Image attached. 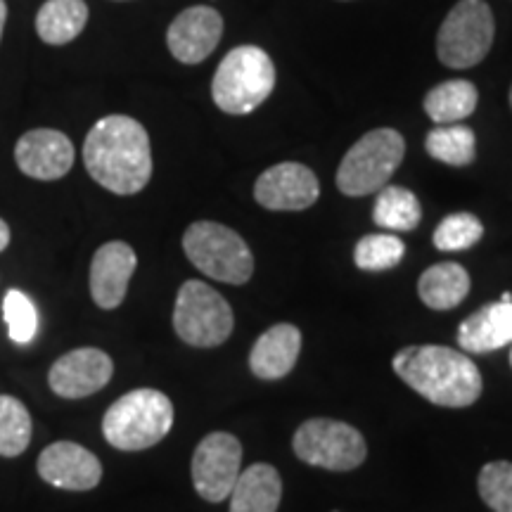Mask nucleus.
Listing matches in <instances>:
<instances>
[{
  "label": "nucleus",
  "instance_id": "5701e85b",
  "mask_svg": "<svg viewBox=\"0 0 512 512\" xmlns=\"http://www.w3.org/2000/svg\"><path fill=\"white\" fill-rule=\"evenodd\" d=\"M420 219L422 207L415 192L401 185H384L373 207V221L377 226L394 230V233H406V230L418 228Z\"/></svg>",
  "mask_w": 512,
  "mask_h": 512
},
{
  "label": "nucleus",
  "instance_id": "a878e982",
  "mask_svg": "<svg viewBox=\"0 0 512 512\" xmlns=\"http://www.w3.org/2000/svg\"><path fill=\"white\" fill-rule=\"evenodd\" d=\"M406 256V245L396 235L375 233L358 240L354 261L361 271H389Z\"/></svg>",
  "mask_w": 512,
  "mask_h": 512
},
{
  "label": "nucleus",
  "instance_id": "393cba45",
  "mask_svg": "<svg viewBox=\"0 0 512 512\" xmlns=\"http://www.w3.org/2000/svg\"><path fill=\"white\" fill-rule=\"evenodd\" d=\"M31 415L15 396H0V456H22L31 444Z\"/></svg>",
  "mask_w": 512,
  "mask_h": 512
},
{
  "label": "nucleus",
  "instance_id": "bb28decb",
  "mask_svg": "<svg viewBox=\"0 0 512 512\" xmlns=\"http://www.w3.org/2000/svg\"><path fill=\"white\" fill-rule=\"evenodd\" d=\"M482 235V221L470 211H458V214L446 216L434 230V247L441 252H463V249L477 245Z\"/></svg>",
  "mask_w": 512,
  "mask_h": 512
},
{
  "label": "nucleus",
  "instance_id": "412c9836",
  "mask_svg": "<svg viewBox=\"0 0 512 512\" xmlns=\"http://www.w3.org/2000/svg\"><path fill=\"white\" fill-rule=\"evenodd\" d=\"M88 5L83 0H48L36 15V31L50 46L72 43L86 29Z\"/></svg>",
  "mask_w": 512,
  "mask_h": 512
},
{
  "label": "nucleus",
  "instance_id": "72a5a7b5",
  "mask_svg": "<svg viewBox=\"0 0 512 512\" xmlns=\"http://www.w3.org/2000/svg\"><path fill=\"white\" fill-rule=\"evenodd\" d=\"M335 512H337V510H335Z\"/></svg>",
  "mask_w": 512,
  "mask_h": 512
},
{
  "label": "nucleus",
  "instance_id": "c85d7f7f",
  "mask_svg": "<svg viewBox=\"0 0 512 512\" xmlns=\"http://www.w3.org/2000/svg\"><path fill=\"white\" fill-rule=\"evenodd\" d=\"M3 318L15 344H29L38 332V311L22 290H8L3 299Z\"/></svg>",
  "mask_w": 512,
  "mask_h": 512
},
{
  "label": "nucleus",
  "instance_id": "a211bd4d",
  "mask_svg": "<svg viewBox=\"0 0 512 512\" xmlns=\"http://www.w3.org/2000/svg\"><path fill=\"white\" fill-rule=\"evenodd\" d=\"M460 349L467 354H489L512 342V304L494 302L467 316L458 328Z\"/></svg>",
  "mask_w": 512,
  "mask_h": 512
},
{
  "label": "nucleus",
  "instance_id": "dca6fc26",
  "mask_svg": "<svg viewBox=\"0 0 512 512\" xmlns=\"http://www.w3.org/2000/svg\"><path fill=\"white\" fill-rule=\"evenodd\" d=\"M138 256L126 242H107L93 256L91 297L100 309L112 311L126 299L128 283L136 273Z\"/></svg>",
  "mask_w": 512,
  "mask_h": 512
},
{
  "label": "nucleus",
  "instance_id": "6ab92c4d",
  "mask_svg": "<svg viewBox=\"0 0 512 512\" xmlns=\"http://www.w3.org/2000/svg\"><path fill=\"white\" fill-rule=\"evenodd\" d=\"M228 498V512H278L280 498H283V479L273 465H249L245 472H240Z\"/></svg>",
  "mask_w": 512,
  "mask_h": 512
},
{
  "label": "nucleus",
  "instance_id": "cd10ccee",
  "mask_svg": "<svg viewBox=\"0 0 512 512\" xmlns=\"http://www.w3.org/2000/svg\"><path fill=\"white\" fill-rule=\"evenodd\" d=\"M477 489L482 501L494 512H512V463L494 460L479 472Z\"/></svg>",
  "mask_w": 512,
  "mask_h": 512
},
{
  "label": "nucleus",
  "instance_id": "f8f14e48",
  "mask_svg": "<svg viewBox=\"0 0 512 512\" xmlns=\"http://www.w3.org/2000/svg\"><path fill=\"white\" fill-rule=\"evenodd\" d=\"M320 195L318 178L309 166L283 162L256 178L254 197L271 211H302L316 204Z\"/></svg>",
  "mask_w": 512,
  "mask_h": 512
},
{
  "label": "nucleus",
  "instance_id": "9d476101",
  "mask_svg": "<svg viewBox=\"0 0 512 512\" xmlns=\"http://www.w3.org/2000/svg\"><path fill=\"white\" fill-rule=\"evenodd\" d=\"M242 472V444L228 432H211L192 456V484L204 501H226Z\"/></svg>",
  "mask_w": 512,
  "mask_h": 512
},
{
  "label": "nucleus",
  "instance_id": "423d86ee",
  "mask_svg": "<svg viewBox=\"0 0 512 512\" xmlns=\"http://www.w3.org/2000/svg\"><path fill=\"white\" fill-rule=\"evenodd\" d=\"M406 155L403 136L394 128H375L347 152L337 169V188L349 197L382 190Z\"/></svg>",
  "mask_w": 512,
  "mask_h": 512
},
{
  "label": "nucleus",
  "instance_id": "0eeeda50",
  "mask_svg": "<svg viewBox=\"0 0 512 512\" xmlns=\"http://www.w3.org/2000/svg\"><path fill=\"white\" fill-rule=\"evenodd\" d=\"M235 316L226 299L202 280L183 283L176 297L174 330L185 344L197 349L221 347L233 335Z\"/></svg>",
  "mask_w": 512,
  "mask_h": 512
},
{
  "label": "nucleus",
  "instance_id": "7c9ffc66",
  "mask_svg": "<svg viewBox=\"0 0 512 512\" xmlns=\"http://www.w3.org/2000/svg\"><path fill=\"white\" fill-rule=\"evenodd\" d=\"M5 19H8V5H5V0H0V38H3Z\"/></svg>",
  "mask_w": 512,
  "mask_h": 512
},
{
  "label": "nucleus",
  "instance_id": "7ed1b4c3",
  "mask_svg": "<svg viewBox=\"0 0 512 512\" xmlns=\"http://www.w3.org/2000/svg\"><path fill=\"white\" fill-rule=\"evenodd\" d=\"M174 427V403L157 389H133L112 403L102 418L107 444L119 451L157 446Z\"/></svg>",
  "mask_w": 512,
  "mask_h": 512
},
{
  "label": "nucleus",
  "instance_id": "ddd939ff",
  "mask_svg": "<svg viewBox=\"0 0 512 512\" xmlns=\"http://www.w3.org/2000/svg\"><path fill=\"white\" fill-rule=\"evenodd\" d=\"M38 475L43 482L64 491H91L100 484L102 465L95 453L76 441H55L38 456Z\"/></svg>",
  "mask_w": 512,
  "mask_h": 512
},
{
  "label": "nucleus",
  "instance_id": "aec40b11",
  "mask_svg": "<svg viewBox=\"0 0 512 512\" xmlns=\"http://www.w3.org/2000/svg\"><path fill=\"white\" fill-rule=\"evenodd\" d=\"M420 299L434 311L456 309L470 294V273L460 264H434L418 280Z\"/></svg>",
  "mask_w": 512,
  "mask_h": 512
},
{
  "label": "nucleus",
  "instance_id": "39448f33",
  "mask_svg": "<svg viewBox=\"0 0 512 512\" xmlns=\"http://www.w3.org/2000/svg\"><path fill=\"white\" fill-rule=\"evenodd\" d=\"M183 249L190 264L211 280L245 285L254 273V256L233 228L214 221H197L185 230Z\"/></svg>",
  "mask_w": 512,
  "mask_h": 512
},
{
  "label": "nucleus",
  "instance_id": "6e6552de",
  "mask_svg": "<svg viewBox=\"0 0 512 512\" xmlns=\"http://www.w3.org/2000/svg\"><path fill=\"white\" fill-rule=\"evenodd\" d=\"M494 12L484 0H460L437 36L439 60L451 69H470L494 46Z\"/></svg>",
  "mask_w": 512,
  "mask_h": 512
},
{
  "label": "nucleus",
  "instance_id": "c756f323",
  "mask_svg": "<svg viewBox=\"0 0 512 512\" xmlns=\"http://www.w3.org/2000/svg\"><path fill=\"white\" fill-rule=\"evenodd\" d=\"M10 245V226L0 219V252Z\"/></svg>",
  "mask_w": 512,
  "mask_h": 512
},
{
  "label": "nucleus",
  "instance_id": "9b49d317",
  "mask_svg": "<svg viewBox=\"0 0 512 512\" xmlns=\"http://www.w3.org/2000/svg\"><path fill=\"white\" fill-rule=\"evenodd\" d=\"M114 375L112 358L102 349L83 347L57 358L50 366L48 384L62 399H86L110 384Z\"/></svg>",
  "mask_w": 512,
  "mask_h": 512
},
{
  "label": "nucleus",
  "instance_id": "4468645a",
  "mask_svg": "<svg viewBox=\"0 0 512 512\" xmlns=\"http://www.w3.org/2000/svg\"><path fill=\"white\" fill-rule=\"evenodd\" d=\"M15 162L36 181H57L74 166V145L55 128H34L17 140Z\"/></svg>",
  "mask_w": 512,
  "mask_h": 512
},
{
  "label": "nucleus",
  "instance_id": "f03ea898",
  "mask_svg": "<svg viewBox=\"0 0 512 512\" xmlns=\"http://www.w3.org/2000/svg\"><path fill=\"white\" fill-rule=\"evenodd\" d=\"M394 373L422 399L444 408H467L482 396V373L465 354L439 344L403 347L392 361Z\"/></svg>",
  "mask_w": 512,
  "mask_h": 512
},
{
  "label": "nucleus",
  "instance_id": "473e14b6",
  "mask_svg": "<svg viewBox=\"0 0 512 512\" xmlns=\"http://www.w3.org/2000/svg\"><path fill=\"white\" fill-rule=\"evenodd\" d=\"M510 366H512V349H510Z\"/></svg>",
  "mask_w": 512,
  "mask_h": 512
},
{
  "label": "nucleus",
  "instance_id": "b1692460",
  "mask_svg": "<svg viewBox=\"0 0 512 512\" xmlns=\"http://www.w3.org/2000/svg\"><path fill=\"white\" fill-rule=\"evenodd\" d=\"M427 152L441 164L467 166L477 157V138L470 126L451 124L437 126L425 140Z\"/></svg>",
  "mask_w": 512,
  "mask_h": 512
},
{
  "label": "nucleus",
  "instance_id": "4be33fe9",
  "mask_svg": "<svg viewBox=\"0 0 512 512\" xmlns=\"http://www.w3.org/2000/svg\"><path fill=\"white\" fill-rule=\"evenodd\" d=\"M477 88L465 79L444 81L434 86L425 98V112L437 126H451L477 110Z\"/></svg>",
  "mask_w": 512,
  "mask_h": 512
},
{
  "label": "nucleus",
  "instance_id": "2f4dec72",
  "mask_svg": "<svg viewBox=\"0 0 512 512\" xmlns=\"http://www.w3.org/2000/svg\"><path fill=\"white\" fill-rule=\"evenodd\" d=\"M510 107H512V88H510Z\"/></svg>",
  "mask_w": 512,
  "mask_h": 512
},
{
  "label": "nucleus",
  "instance_id": "f3484780",
  "mask_svg": "<svg viewBox=\"0 0 512 512\" xmlns=\"http://www.w3.org/2000/svg\"><path fill=\"white\" fill-rule=\"evenodd\" d=\"M302 351V332L290 323H278L256 339L249 354V368L259 380H280L297 366Z\"/></svg>",
  "mask_w": 512,
  "mask_h": 512
},
{
  "label": "nucleus",
  "instance_id": "f257e3e1",
  "mask_svg": "<svg viewBox=\"0 0 512 512\" xmlns=\"http://www.w3.org/2000/svg\"><path fill=\"white\" fill-rule=\"evenodd\" d=\"M83 164L105 190L114 195H136L152 178L150 136L133 117L110 114L88 131Z\"/></svg>",
  "mask_w": 512,
  "mask_h": 512
},
{
  "label": "nucleus",
  "instance_id": "2eb2a0df",
  "mask_svg": "<svg viewBox=\"0 0 512 512\" xmlns=\"http://www.w3.org/2000/svg\"><path fill=\"white\" fill-rule=\"evenodd\" d=\"M223 34V19L214 8L195 5L171 22L166 43L171 55L183 64H200L214 53Z\"/></svg>",
  "mask_w": 512,
  "mask_h": 512
},
{
  "label": "nucleus",
  "instance_id": "20e7f679",
  "mask_svg": "<svg viewBox=\"0 0 512 512\" xmlns=\"http://www.w3.org/2000/svg\"><path fill=\"white\" fill-rule=\"evenodd\" d=\"M271 55L256 46H240L223 57L211 81V98L226 114H249L273 93Z\"/></svg>",
  "mask_w": 512,
  "mask_h": 512
},
{
  "label": "nucleus",
  "instance_id": "1a4fd4ad",
  "mask_svg": "<svg viewBox=\"0 0 512 512\" xmlns=\"http://www.w3.org/2000/svg\"><path fill=\"white\" fill-rule=\"evenodd\" d=\"M292 446L299 460L332 472L356 470L368 456L366 437L347 422L330 418L306 420L294 432Z\"/></svg>",
  "mask_w": 512,
  "mask_h": 512
}]
</instances>
